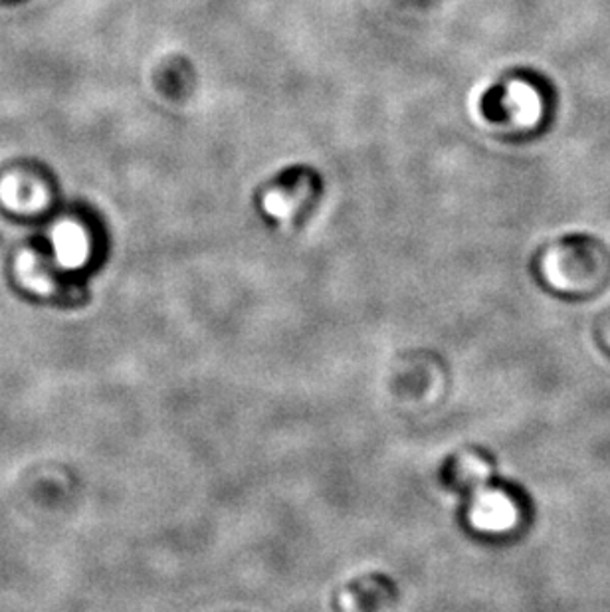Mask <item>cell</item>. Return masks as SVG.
<instances>
[{
  "instance_id": "3",
  "label": "cell",
  "mask_w": 610,
  "mask_h": 612,
  "mask_svg": "<svg viewBox=\"0 0 610 612\" xmlns=\"http://www.w3.org/2000/svg\"><path fill=\"white\" fill-rule=\"evenodd\" d=\"M460 474L464 482H470V484H476V486H484V482L488 479L489 467L484 460L480 458H466L460 466Z\"/></svg>"
},
{
  "instance_id": "2",
  "label": "cell",
  "mask_w": 610,
  "mask_h": 612,
  "mask_svg": "<svg viewBox=\"0 0 610 612\" xmlns=\"http://www.w3.org/2000/svg\"><path fill=\"white\" fill-rule=\"evenodd\" d=\"M84 250H86V245H84V240H82V236L78 233L66 230V233L58 236V254L66 264H78V262H82Z\"/></svg>"
},
{
  "instance_id": "1",
  "label": "cell",
  "mask_w": 610,
  "mask_h": 612,
  "mask_svg": "<svg viewBox=\"0 0 610 612\" xmlns=\"http://www.w3.org/2000/svg\"><path fill=\"white\" fill-rule=\"evenodd\" d=\"M522 522V508L508 491L484 488L477 491L470 508V524L477 532L503 535L513 532Z\"/></svg>"
},
{
  "instance_id": "4",
  "label": "cell",
  "mask_w": 610,
  "mask_h": 612,
  "mask_svg": "<svg viewBox=\"0 0 610 612\" xmlns=\"http://www.w3.org/2000/svg\"><path fill=\"white\" fill-rule=\"evenodd\" d=\"M597 335H599L600 346L605 351L610 353V310L605 312L602 320L599 323V329H597Z\"/></svg>"
}]
</instances>
